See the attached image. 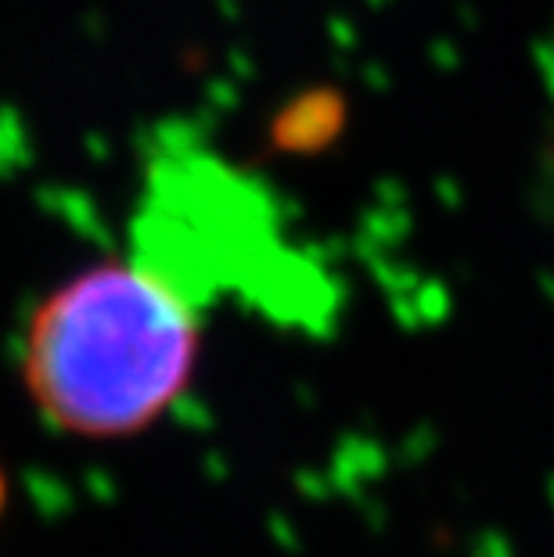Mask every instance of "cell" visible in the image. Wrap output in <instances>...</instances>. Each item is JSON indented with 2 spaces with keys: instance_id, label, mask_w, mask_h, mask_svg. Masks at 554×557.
I'll list each match as a JSON object with an SVG mask.
<instances>
[{
  "instance_id": "cell-1",
  "label": "cell",
  "mask_w": 554,
  "mask_h": 557,
  "mask_svg": "<svg viewBox=\"0 0 554 557\" xmlns=\"http://www.w3.org/2000/svg\"><path fill=\"white\" fill-rule=\"evenodd\" d=\"M198 313L137 263H98L37 306L22 374L54 429L87 438L145 432L198 363Z\"/></svg>"
},
{
  "instance_id": "cell-2",
  "label": "cell",
  "mask_w": 554,
  "mask_h": 557,
  "mask_svg": "<svg viewBox=\"0 0 554 557\" xmlns=\"http://www.w3.org/2000/svg\"><path fill=\"white\" fill-rule=\"evenodd\" d=\"M134 252V263L195 313L227 292L274 302L288 274L259 187L192 145H170L151 159Z\"/></svg>"
},
{
  "instance_id": "cell-3",
  "label": "cell",
  "mask_w": 554,
  "mask_h": 557,
  "mask_svg": "<svg viewBox=\"0 0 554 557\" xmlns=\"http://www.w3.org/2000/svg\"><path fill=\"white\" fill-rule=\"evenodd\" d=\"M342 126V98L332 90H310L288 101L274 120V145L285 151H313L332 140Z\"/></svg>"
},
{
  "instance_id": "cell-4",
  "label": "cell",
  "mask_w": 554,
  "mask_h": 557,
  "mask_svg": "<svg viewBox=\"0 0 554 557\" xmlns=\"http://www.w3.org/2000/svg\"><path fill=\"white\" fill-rule=\"evenodd\" d=\"M4 500H8V482H4V471H0V515H4Z\"/></svg>"
}]
</instances>
